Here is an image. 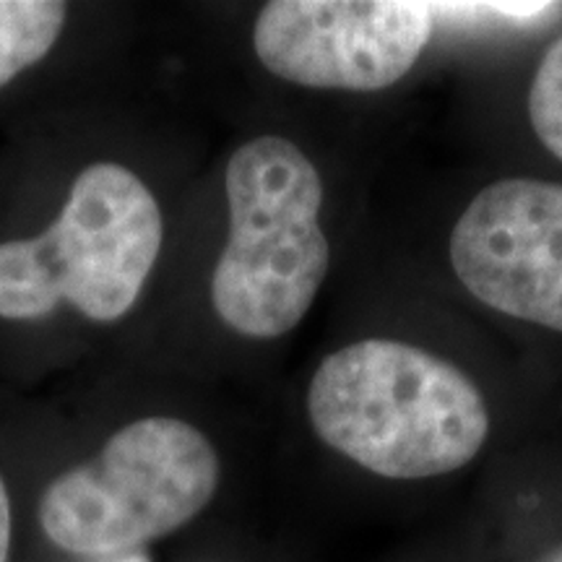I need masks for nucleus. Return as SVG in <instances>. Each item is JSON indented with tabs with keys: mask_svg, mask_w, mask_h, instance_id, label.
<instances>
[{
	"mask_svg": "<svg viewBox=\"0 0 562 562\" xmlns=\"http://www.w3.org/2000/svg\"><path fill=\"white\" fill-rule=\"evenodd\" d=\"M0 167V372L42 375L138 326L167 281L165 157L133 128L55 110Z\"/></svg>",
	"mask_w": 562,
	"mask_h": 562,
	"instance_id": "obj_1",
	"label": "nucleus"
},
{
	"mask_svg": "<svg viewBox=\"0 0 562 562\" xmlns=\"http://www.w3.org/2000/svg\"><path fill=\"white\" fill-rule=\"evenodd\" d=\"M305 417L334 453L404 482L459 472L492 430L484 393L459 364L393 339L328 351L307 381Z\"/></svg>",
	"mask_w": 562,
	"mask_h": 562,
	"instance_id": "obj_2",
	"label": "nucleus"
},
{
	"mask_svg": "<svg viewBox=\"0 0 562 562\" xmlns=\"http://www.w3.org/2000/svg\"><path fill=\"white\" fill-rule=\"evenodd\" d=\"M222 191L227 229L206 277L211 318L243 341L284 339L331 273L326 180L297 140L258 133L229 151Z\"/></svg>",
	"mask_w": 562,
	"mask_h": 562,
	"instance_id": "obj_3",
	"label": "nucleus"
},
{
	"mask_svg": "<svg viewBox=\"0 0 562 562\" xmlns=\"http://www.w3.org/2000/svg\"><path fill=\"white\" fill-rule=\"evenodd\" d=\"M133 409L40 492L42 537L74 560L146 550L193 524L220 492L222 453L199 422L165 398Z\"/></svg>",
	"mask_w": 562,
	"mask_h": 562,
	"instance_id": "obj_4",
	"label": "nucleus"
},
{
	"mask_svg": "<svg viewBox=\"0 0 562 562\" xmlns=\"http://www.w3.org/2000/svg\"><path fill=\"white\" fill-rule=\"evenodd\" d=\"M432 21L435 5L417 0H271L252 19L250 47L281 83L372 94L417 66Z\"/></svg>",
	"mask_w": 562,
	"mask_h": 562,
	"instance_id": "obj_5",
	"label": "nucleus"
},
{
	"mask_svg": "<svg viewBox=\"0 0 562 562\" xmlns=\"http://www.w3.org/2000/svg\"><path fill=\"white\" fill-rule=\"evenodd\" d=\"M448 256L463 290L490 311L562 334L560 182H490L456 220Z\"/></svg>",
	"mask_w": 562,
	"mask_h": 562,
	"instance_id": "obj_6",
	"label": "nucleus"
},
{
	"mask_svg": "<svg viewBox=\"0 0 562 562\" xmlns=\"http://www.w3.org/2000/svg\"><path fill=\"white\" fill-rule=\"evenodd\" d=\"M87 11L66 0H0V100L32 89L60 66Z\"/></svg>",
	"mask_w": 562,
	"mask_h": 562,
	"instance_id": "obj_7",
	"label": "nucleus"
},
{
	"mask_svg": "<svg viewBox=\"0 0 562 562\" xmlns=\"http://www.w3.org/2000/svg\"><path fill=\"white\" fill-rule=\"evenodd\" d=\"M529 121L544 149L562 161V37L547 50L533 74Z\"/></svg>",
	"mask_w": 562,
	"mask_h": 562,
	"instance_id": "obj_8",
	"label": "nucleus"
},
{
	"mask_svg": "<svg viewBox=\"0 0 562 562\" xmlns=\"http://www.w3.org/2000/svg\"><path fill=\"white\" fill-rule=\"evenodd\" d=\"M13 558V501L9 482L0 469V562H11Z\"/></svg>",
	"mask_w": 562,
	"mask_h": 562,
	"instance_id": "obj_9",
	"label": "nucleus"
},
{
	"mask_svg": "<svg viewBox=\"0 0 562 562\" xmlns=\"http://www.w3.org/2000/svg\"><path fill=\"white\" fill-rule=\"evenodd\" d=\"M79 562H151L146 550L128 552V554H115V558H97V560H79Z\"/></svg>",
	"mask_w": 562,
	"mask_h": 562,
	"instance_id": "obj_10",
	"label": "nucleus"
},
{
	"mask_svg": "<svg viewBox=\"0 0 562 562\" xmlns=\"http://www.w3.org/2000/svg\"><path fill=\"white\" fill-rule=\"evenodd\" d=\"M539 562H562V544H560V547H554V550L547 552L544 558L539 560Z\"/></svg>",
	"mask_w": 562,
	"mask_h": 562,
	"instance_id": "obj_11",
	"label": "nucleus"
}]
</instances>
